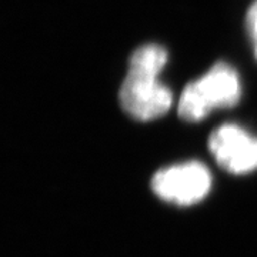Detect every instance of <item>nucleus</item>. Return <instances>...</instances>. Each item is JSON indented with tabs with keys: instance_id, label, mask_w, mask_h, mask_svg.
Listing matches in <instances>:
<instances>
[{
	"instance_id": "nucleus-2",
	"label": "nucleus",
	"mask_w": 257,
	"mask_h": 257,
	"mask_svg": "<svg viewBox=\"0 0 257 257\" xmlns=\"http://www.w3.org/2000/svg\"><path fill=\"white\" fill-rule=\"evenodd\" d=\"M240 96L239 74L231 66L220 62L184 87L179 100V116L186 121H199L214 109L237 104Z\"/></svg>"
},
{
	"instance_id": "nucleus-4",
	"label": "nucleus",
	"mask_w": 257,
	"mask_h": 257,
	"mask_svg": "<svg viewBox=\"0 0 257 257\" xmlns=\"http://www.w3.org/2000/svg\"><path fill=\"white\" fill-rule=\"evenodd\" d=\"M209 149L220 167L233 175L257 169V138L237 124H223L209 139Z\"/></svg>"
},
{
	"instance_id": "nucleus-3",
	"label": "nucleus",
	"mask_w": 257,
	"mask_h": 257,
	"mask_svg": "<svg viewBox=\"0 0 257 257\" xmlns=\"http://www.w3.org/2000/svg\"><path fill=\"white\" fill-rule=\"evenodd\" d=\"M210 189V172L199 162L166 167L152 179V190L157 197L177 206H192L202 202Z\"/></svg>"
},
{
	"instance_id": "nucleus-5",
	"label": "nucleus",
	"mask_w": 257,
	"mask_h": 257,
	"mask_svg": "<svg viewBox=\"0 0 257 257\" xmlns=\"http://www.w3.org/2000/svg\"><path fill=\"white\" fill-rule=\"evenodd\" d=\"M247 30L257 57V0L250 6L247 12Z\"/></svg>"
},
{
	"instance_id": "nucleus-1",
	"label": "nucleus",
	"mask_w": 257,
	"mask_h": 257,
	"mask_svg": "<svg viewBox=\"0 0 257 257\" xmlns=\"http://www.w3.org/2000/svg\"><path fill=\"white\" fill-rule=\"evenodd\" d=\"M167 52L159 45H145L133 52L127 76L120 89V103L135 119L147 121L166 114L172 107V92L159 80Z\"/></svg>"
}]
</instances>
